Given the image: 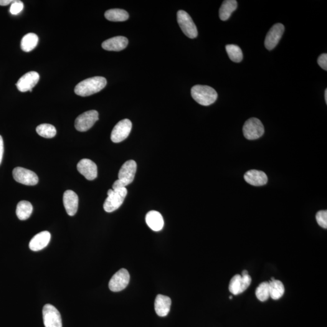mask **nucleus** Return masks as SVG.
<instances>
[{
    "label": "nucleus",
    "instance_id": "1",
    "mask_svg": "<svg viewBox=\"0 0 327 327\" xmlns=\"http://www.w3.org/2000/svg\"><path fill=\"white\" fill-rule=\"evenodd\" d=\"M107 85V80L103 77L88 78L78 83L75 88V93L78 96H88L100 92Z\"/></svg>",
    "mask_w": 327,
    "mask_h": 327
},
{
    "label": "nucleus",
    "instance_id": "2",
    "mask_svg": "<svg viewBox=\"0 0 327 327\" xmlns=\"http://www.w3.org/2000/svg\"><path fill=\"white\" fill-rule=\"evenodd\" d=\"M191 95L200 105L208 106L214 104L218 98V93L214 88L208 86L196 85L192 88Z\"/></svg>",
    "mask_w": 327,
    "mask_h": 327
},
{
    "label": "nucleus",
    "instance_id": "3",
    "mask_svg": "<svg viewBox=\"0 0 327 327\" xmlns=\"http://www.w3.org/2000/svg\"><path fill=\"white\" fill-rule=\"evenodd\" d=\"M127 195H128V190L126 187L120 189L109 190L108 197L104 203V209L108 213L115 211L123 204Z\"/></svg>",
    "mask_w": 327,
    "mask_h": 327
},
{
    "label": "nucleus",
    "instance_id": "4",
    "mask_svg": "<svg viewBox=\"0 0 327 327\" xmlns=\"http://www.w3.org/2000/svg\"><path fill=\"white\" fill-rule=\"evenodd\" d=\"M243 133L248 140L259 139L264 133V127L259 119L252 118L248 119L243 126Z\"/></svg>",
    "mask_w": 327,
    "mask_h": 327
},
{
    "label": "nucleus",
    "instance_id": "5",
    "mask_svg": "<svg viewBox=\"0 0 327 327\" xmlns=\"http://www.w3.org/2000/svg\"><path fill=\"white\" fill-rule=\"evenodd\" d=\"M177 20L184 34L190 39H195L197 36V30L189 14L184 11L177 12Z\"/></svg>",
    "mask_w": 327,
    "mask_h": 327
},
{
    "label": "nucleus",
    "instance_id": "6",
    "mask_svg": "<svg viewBox=\"0 0 327 327\" xmlns=\"http://www.w3.org/2000/svg\"><path fill=\"white\" fill-rule=\"evenodd\" d=\"M99 113L95 110L86 111L78 116L75 121V127L78 131H86L92 128L98 120Z\"/></svg>",
    "mask_w": 327,
    "mask_h": 327
},
{
    "label": "nucleus",
    "instance_id": "7",
    "mask_svg": "<svg viewBox=\"0 0 327 327\" xmlns=\"http://www.w3.org/2000/svg\"><path fill=\"white\" fill-rule=\"evenodd\" d=\"M43 318L45 327H62V316L54 305L46 304L44 306Z\"/></svg>",
    "mask_w": 327,
    "mask_h": 327
},
{
    "label": "nucleus",
    "instance_id": "8",
    "mask_svg": "<svg viewBox=\"0 0 327 327\" xmlns=\"http://www.w3.org/2000/svg\"><path fill=\"white\" fill-rule=\"evenodd\" d=\"M132 128V124L128 119H124L116 124L111 133V140L115 143H120L128 138Z\"/></svg>",
    "mask_w": 327,
    "mask_h": 327
},
{
    "label": "nucleus",
    "instance_id": "9",
    "mask_svg": "<svg viewBox=\"0 0 327 327\" xmlns=\"http://www.w3.org/2000/svg\"><path fill=\"white\" fill-rule=\"evenodd\" d=\"M14 178L20 184L26 186H35L39 182V177L34 172L22 167H18L14 169Z\"/></svg>",
    "mask_w": 327,
    "mask_h": 327
},
{
    "label": "nucleus",
    "instance_id": "10",
    "mask_svg": "<svg viewBox=\"0 0 327 327\" xmlns=\"http://www.w3.org/2000/svg\"><path fill=\"white\" fill-rule=\"evenodd\" d=\"M130 281V275L125 268H122L111 278L109 283V287L113 292L122 291L128 285Z\"/></svg>",
    "mask_w": 327,
    "mask_h": 327
},
{
    "label": "nucleus",
    "instance_id": "11",
    "mask_svg": "<svg viewBox=\"0 0 327 327\" xmlns=\"http://www.w3.org/2000/svg\"><path fill=\"white\" fill-rule=\"evenodd\" d=\"M252 283V278L249 275H236L231 279L229 289L233 295H238L244 292Z\"/></svg>",
    "mask_w": 327,
    "mask_h": 327
},
{
    "label": "nucleus",
    "instance_id": "12",
    "mask_svg": "<svg viewBox=\"0 0 327 327\" xmlns=\"http://www.w3.org/2000/svg\"><path fill=\"white\" fill-rule=\"evenodd\" d=\"M284 30V26L281 23L276 24L271 28L265 37V47L266 49L268 50L275 49L282 38Z\"/></svg>",
    "mask_w": 327,
    "mask_h": 327
},
{
    "label": "nucleus",
    "instance_id": "13",
    "mask_svg": "<svg viewBox=\"0 0 327 327\" xmlns=\"http://www.w3.org/2000/svg\"><path fill=\"white\" fill-rule=\"evenodd\" d=\"M137 169L136 162L129 160L124 163L118 174V179L126 187L133 182Z\"/></svg>",
    "mask_w": 327,
    "mask_h": 327
},
{
    "label": "nucleus",
    "instance_id": "14",
    "mask_svg": "<svg viewBox=\"0 0 327 327\" xmlns=\"http://www.w3.org/2000/svg\"><path fill=\"white\" fill-rule=\"evenodd\" d=\"M40 80L39 73L31 71L20 78L17 83V87L20 92H32V88L37 85Z\"/></svg>",
    "mask_w": 327,
    "mask_h": 327
},
{
    "label": "nucleus",
    "instance_id": "15",
    "mask_svg": "<svg viewBox=\"0 0 327 327\" xmlns=\"http://www.w3.org/2000/svg\"><path fill=\"white\" fill-rule=\"evenodd\" d=\"M78 171L86 177L92 181L97 177V166L90 159H83L77 164Z\"/></svg>",
    "mask_w": 327,
    "mask_h": 327
},
{
    "label": "nucleus",
    "instance_id": "16",
    "mask_svg": "<svg viewBox=\"0 0 327 327\" xmlns=\"http://www.w3.org/2000/svg\"><path fill=\"white\" fill-rule=\"evenodd\" d=\"M63 204L67 214L72 217L77 214L78 208V196L75 192L68 190L63 195Z\"/></svg>",
    "mask_w": 327,
    "mask_h": 327
},
{
    "label": "nucleus",
    "instance_id": "17",
    "mask_svg": "<svg viewBox=\"0 0 327 327\" xmlns=\"http://www.w3.org/2000/svg\"><path fill=\"white\" fill-rule=\"evenodd\" d=\"M128 43V39L125 37H115L104 42L102 47L108 51L119 52L126 49Z\"/></svg>",
    "mask_w": 327,
    "mask_h": 327
},
{
    "label": "nucleus",
    "instance_id": "18",
    "mask_svg": "<svg viewBox=\"0 0 327 327\" xmlns=\"http://www.w3.org/2000/svg\"><path fill=\"white\" fill-rule=\"evenodd\" d=\"M244 179L248 184L257 187L264 186L268 182L267 174L258 170H251L246 172Z\"/></svg>",
    "mask_w": 327,
    "mask_h": 327
},
{
    "label": "nucleus",
    "instance_id": "19",
    "mask_svg": "<svg viewBox=\"0 0 327 327\" xmlns=\"http://www.w3.org/2000/svg\"><path fill=\"white\" fill-rule=\"evenodd\" d=\"M50 238H51V235L49 232L43 231L38 233L30 240V249L34 252L43 250L49 244Z\"/></svg>",
    "mask_w": 327,
    "mask_h": 327
},
{
    "label": "nucleus",
    "instance_id": "20",
    "mask_svg": "<svg viewBox=\"0 0 327 327\" xmlns=\"http://www.w3.org/2000/svg\"><path fill=\"white\" fill-rule=\"evenodd\" d=\"M172 301L168 296L158 295L154 301V310L159 316H166L171 310Z\"/></svg>",
    "mask_w": 327,
    "mask_h": 327
},
{
    "label": "nucleus",
    "instance_id": "21",
    "mask_svg": "<svg viewBox=\"0 0 327 327\" xmlns=\"http://www.w3.org/2000/svg\"><path fill=\"white\" fill-rule=\"evenodd\" d=\"M146 221L149 228L154 232L161 231L163 229L164 222L160 213L154 210L148 213L146 217Z\"/></svg>",
    "mask_w": 327,
    "mask_h": 327
},
{
    "label": "nucleus",
    "instance_id": "22",
    "mask_svg": "<svg viewBox=\"0 0 327 327\" xmlns=\"http://www.w3.org/2000/svg\"><path fill=\"white\" fill-rule=\"evenodd\" d=\"M238 2L236 0H225L223 1L219 9V18L222 21L229 19L233 12L237 10Z\"/></svg>",
    "mask_w": 327,
    "mask_h": 327
},
{
    "label": "nucleus",
    "instance_id": "23",
    "mask_svg": "<svg viewBox=\"0 0 327 327\" xmlns=\"http://www.w3.org/2000/svg\"><path fill=\"white\" fill-rule=\"evenodd\" d=\"M39 37L34 33H29L24 35L21 42V48L24 52H29L37 47Z\"/></svg>",
    "mask_w": 327,
    "mask_h": 327
},
{
    "label": "nucleus",
    "instance_id": "24",
    "mask_svg": "<svg viewBox=\"0 0 327 327\" xmlns=\"http://www.w3.org/2000/svg\"><path fill=\"white\" fill-rule=\"evenodd\" d=\"M106 19L110 22H125L129 18L128 12L123 9H113L105 12Z\"/></svg>",
    "mask_w": 327,
    "mask_h": 327
},
{
    "label": "nucleus",
    "instance_id": "25",
    "mask_svg": "<svg viewBox=\"0 0 327 327\" xmlns=\"http://www.w3.org/2000/svg\"><path fill=\"white\" fill-rule=\"evenodd\" d=\"M32 205L29 201H22L17 205L16 214L20 220L27 219L32 215Z\"/></svg>",
    "mask_w": 327,
    "mask_h": 327
},
{
    "label": "nucleus",
    "instance_id": "26",
    "mask_svg": "<svg viewBox=\"0 0 327 327\" xmlns=\"http://www.w3.org/2000/svg\"><path fill=\"white\" fill-rule=\"evenodd\" d=\"M269 283L270 297L274 300H278L283 297L285 292L284 285L280 280L270 281Z\"/></svg>",
    "mask_w": 327,
    "mask_h": 327
},
{
    "label": "nucleus",
    "instance_id": "27",
    "mask_svg": "<svg viewBox=\"0 0 327 327\" xmlns=\"http://www.w3.org/2000/svg\"><path fill=\"white\" fill-rule=\"evenodd\" d=\"M226 51L230 59L235 63H240L243 59L241 49L238 45L228 44L225 46Z\"/></svg>",
    "mask_w": 327,
    "mask_h": 327
},
{
    "label": "nucleus",
    "instance_id": "28",
    "mask_svg": "<svg viewBox=\"0 0 327 327\" xmlns=\"http://www.w3.org/2000/svg\"><path fill=\"white\" fill-rule=\"evenodd\" d=\"M36 131L40 136L45 138H52L57 134V130L54 126L49 124H42L37 127Z\"/></svg>",
    "mask_w": 327,
    "mask_h": 327
},
{
    "label": "nucleus",
    "instance_id": "29",
    "mask_svg": "<svg viewBox=\"0 0 327 327\" xmlns=\"http://www.w3.org/2000/svg\"><path fill=\"white\" fill-rule=\"evenodd\" d=\"M256 296L260 301L265 302L270 297L269 283H260L256 290Z\"/></svg>",
    "mask_w": 327,
    "mask_h": 327
},
{
    "label": "nucleus",
    "instance_id": "30",
    "mask_svg": "<svg viewBox=\"0 0 327 327\" xmlns=\"http://www.w3.org/2000/svg\"><path fill=\"white\" fill-rule=\"evenodd\" d=\"M317 222L319 226L327 229V210H321L317 213L316 215Z\"/></svg>",
    "mask_w": 327,
    "mask_h": 327
},
{
    "label": "nucleus",
    "instance_id": "31",
    "mask_svg": "<svg viewBox=\"0 0 327 327\" xmlns=\"http://www.w3.org/2000/svg\"><path fill=\"white\" fill-rule=\"evenodd\" d=\"M24 8L23 2L19 0L14 1L10 7V12L11 14L16 15L19 14Z\"/></svg>",
    "mask_w": 327,
    "mask_h": 327
},
{
    "label": "nucleus",
    "instance_id": "32",
    "mask_svg": "<svg viewBox=\"0 0 327 327\" xmlns=\"http://www.w3.org/2000/svg\"><path fill=\"white\" fill-rule=\"evenodd\" d=\"M318 63L324 70H327V54H323L319 56L318 59Z\"/></svg>",
    "mask_w": 327,
    "mask_h": 327
},
{
    "label": "nucleus",
    "instance_id": "33",
    "mask_svg": "<svg viewBox=\"0 0 327 327\" xmlns=\"http://www.w3.org/2000/svg\"><path fill=\"white\" fill-rule=\"evenodd\" d=\"M4 153V142L2 136L0 135V165L1 164Z\"/></svg>",
    "mask_w": 327,
    "mask_h": 327
},
{
    "label": "nucleus",
    "instance_id": "34",
    "mask_svg": "<svg viewBox=\"0 0 327 327\" xmlns=\"http://www.w3.org/2000/svg\"><path fill=\"white\" fill-rule=\"evenodd\" d=\"M13 2V0H0V6H7V5L12 4Z\"/></svg>",
    "mask_w": 327,
    "mask_h": 327
},
{
    "label": "nucleus",
    "instance_id": "35",
    "mask_svg": "<svg viewBox=\"0 0 327 327\" xmlns=\"http://www.w3.org/2000/svg\"><path fill=\"white\" fill-rule=\"evenodd\" d=\"M248 275V271L247 270H243L242 272V275Z\"/></svg>",
    "mask_w": 327,
    "mask_h": 327
},
{
    "label": "nucleus",
    "instance_id": "36",
    "mask_svg": "<svg viewBox=\"0 0 327 327\" xmlns=\"http://www.w3.org/2000/svg\"><path fill=\"white\" fill-rule=\"evenodd\" d=\"M324 96H325L326 102L327 104V89H326L325 90V95H324Z\"/></svg>",
    "mask_w": 327,
    "mask_h": 327
},
{
    "label": "nucleus",
    "instance_id": "37",
    "mask_svg": "<svg viewBox=\"0 0 327 327\" xmlns=\"http://www.w3.org/2000/svg\"><path fill=\"white\" fill-rule=\"evenodd\" d=\"M232 298H233V296H230V300H232Z\"/></svg>",
    "mask_w": 327,
    "mask_h": 327
}]
</instances>
